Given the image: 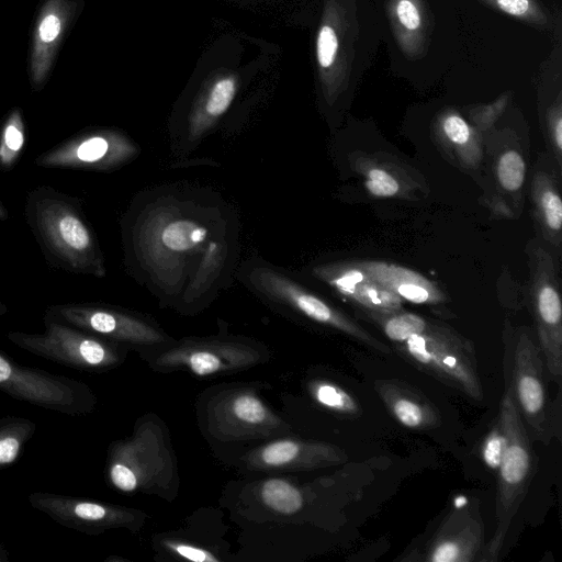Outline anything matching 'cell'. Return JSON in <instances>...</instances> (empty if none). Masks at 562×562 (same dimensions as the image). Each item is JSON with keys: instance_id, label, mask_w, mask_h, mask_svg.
Listing matches in <instances>:
<instances>
[{"instance_id": "277c9868", "label": "cell", "mask_w": 562, "mask_h": 562, "mask_svg": "<svg viewBox=\"0 0 562 562\" xmlns=\"http://www.w3.org/2000/svg\"><path fill=\"white\" fill-rule=\"evenodd\" d=\"M105 474L109 484L121 493L168 492L176 465L162 425L139 422L131 437L111 442Z\"/></svg>"}, {"instance_id": "3957f363", "label": "cell", "mask_w": 562, "mask_h": 562, "mask_svg": "<svg viewBox=\"0 0 562 562\" xmlns=\"http://www.w3.org/2000/svg\"><path fill=\"white\" fill-rule=\"evenodd\" d=\"M504 369V393L499 403L507 446L498 468L495 504L496 529L484 544L479 561H497L512 521L518 512L533 475V456L530 437L516 405L508 370Z\"/></svg>"}, {"instance_id": "d590c367", "label": "cell", "mask_w": 562, "mask_h": 562, "mask_svg": "<svg viewBox=\"0 0 562 562\" xmlns=\"http://www.w3.org/2000/svg\"><path fill=\"white\" fill-rule=\"evenodd\" d=\"M547 131L553 157L559 170L562 168V110L560 102L553 105L547 115Z\"/></svg>"}, {"instance_id": "ba28073f", "label": "cell", "mask_w": 562, "mask_h": 562, "mask_svg": "<svg viewBox=\"0 0 562 562\" xmlns=\"http://www.w3.org/2000/svg\"><path fill=\"white\" fill-rule=\"evenodd\" d=\"M529 305L548 378L562 382V304L558 263L538 240L528 246Z\"/></svg>"}, {"instance_id": "8fae6325", "label": "cell", "mask_w": 562, "mask_h": 562, "mask_svg": "<svg viewBox=\"0 0 562 562\" xmlns=\"http://www.w3.org/2000/svg\"><path fill=\"white\" fill-rule=\"evenodd\" d=\"M257 345L227 338H187L161 350L151 361L156 370H187L210 376L251 368L263 359Z\"/></svg>"}, {"instance_id": "8992f818", "label": "cell", "mask_w": 562, "mask_h": 562, "mask_svg": "<svg viewBox=\"0 0 562 562\" xmlns=\"http://www.w3.org/2000/svg\"><path fill=\"white\" fill-rule=\"evenodd\" d=\"M241 277L254 292L267 301L341 331L375 351L391 352L387 345L282 269L257 259L246 262Z\"/></svg>"}, {"instance_id": "7c38bea8", "label": "cell", "mask_w": 562, "mask_h": 562, "mask_svg": "<svg viewBox=\"0 0 562 562\" xmlns=\"http://www.w3.org/2000/svg\"><path fill=\"white\" fill-rule=\"evenodd\" d=\"M206 426L220 440L270 437L288 428L250 387L227 389L211 397Z\"/></svg>"}, {"instance_id": "1f68e13d", "label": "cell", "mask_w": 562, "mask_h": 562, "mask_svg": "<svg viewBox=\"0 0 562 562\" xmlns=\"http://www.w3.org/2000/svg\"><path fill=\"white\" fill-rule=\"evenodd\" d=\"M25 144V126L20 109H13L0 128V166L11 168Z\"/></svg>"}, {"instance_id": "8d00e7d4", "label": "cell", "mask_w": 562, "mask_h": 562, "mask_svg": "<svg viewBox=\"0 0 562 562\" xmlns=\"http://www.w3.org/2000/svg\"><path fill=\"white\" fill-rule=\"evenodd\" d=\"M508 102V97L503 95L493 104L483 105L470 112V119L473 123V127L481 134L482 132L487 131L495 121L503 113L506 104Z\"/></svg>"}, {"instance_id": "f35d334b", "label": "cell", "mask_w": 562, "mask_h": 562, "mask_svg": "<svg viewBox=\"0 0 562 562\" xmlns=\"http://www.w3.org/2000/svg\"><path fill=\"white\" fill-rule=\"evenodd\" d=\"M7 212L5 210L3 209V206L0 204V220H4L7 218Z\"/></svg>"}, {"instance_id": "ac0fdd59", "label": "cell", "mask_w": 562, "mask_h": 562, "mask_svg": "<svg viewBox=\"0 0 562 562\" xmlns=\"http://www.w3.org/2000/svg\"><path fill=\"white\" fill-rule=\"evenodd\" d=\"M345 450L327 442L282 438L249 451L244 461L252 470H313L345 463Z\"/></svg>"}, {"instance_id": "4dcf8cb0", "label": "cell", "mask_w": 562, "mask_h": 562, "mask_svg": "<svg viewBox=\"0 0 562 562\" xmlns=\"http://www.w3.org/2000/svg\"><path fill=\"white\" fill-rule=\"evenodd\" d=\"M313 400L324 408L347 416H358L361 409L355 397L341 386L325 380L308 383Z\"/></svg>"}, {"instance_id": "d6986e66", "label": "cell", "mask_w": 562, "mask_h": 562, "mask_svg": "<svg viewBox=\"0 0 562 562\" xmlns=\"http://www.w3.org/2000/svg\"><path fill=\"white\" fill-rule=\"evenodd\" d=\"M237 90L238 78L233 72L217 74L202 87L179 133L180 148L190 150L200 144L229 110Z\"/></svg>"}, {"instance_id": "74e56055", "label": "cell", "mask_w": 562, "mask_h": 562, "mask_svg": "<svg viewBox=\"0 0 562 562\" xmlns=\"http://www.w3.org/2000/svg\"><path fill=\"white\" fill-rule=\"evenodd\" d=\"M9 561V553L2 542L0 541V562H8Z\"/></svg>"}, {"instance_id": "e575fe53", "label": "cell", "mask_w": 562, "mask_h": 562, "mask_svg": "<svg viewBox=\"0 0 562 562\" xmlns=\"http://www.w3.org/2000/svg\"><path fill=\"white\" fill-rule=\"evenodd\" d=\"M162 544L169 552L184 560L194 562L221 561V559L214 555L211 551L184 541L165 539L162 540Z\"/></svg>"}, {"instance_id": "52a82bcc", "label": "cell", "mask_w": 562, "mask_h": 562, "mask_svg": "<svg viewBox=\"0 0 562 562\" xmlns=\"http://www.w3.org/2000/svg\"><path fill=\"white\" fill-rule=\"evenodd\" d=\"M7 337L27 352L87 372L111 370L126 355L125 346L49 316L45 317L44 333L11 331Z\"/></svg>"}, {"instance_id": "ffe728a7", "label": "cell", "mask_w": 562, "mask_h": 562, "mask_svg": "<svg viewBox=\"0 0 562 562\" xmlns=\"http://www.w3.org/2000/svg\"><path fill=\"white\" fill-rule=\"evenodd\" d=\"M75 9L71 0H45L41 7L33 30L30 54L33 89H38L45 82Z\"/></svg>"}, {"instance_id": "f1b7e54d", "label": "cell", "mask_w": 562, "mask_h": 562, "mask_svg": "<svg viewBox=\"0 0 562 562\" xmlns=\"http://www.w3.org/2000/svg\"><path fill=\"white\" fill-rule=\"evenodd\" d=\"M36 428V423L29 418L0 416V470L11 467L20 459Z\"/></svg>"}, {"instance_id": "4316f807", "label": "cell", "mask_w": 562, "mask_h": 562, "mask_svg": "<svg viewBox=\"0 0 562 562\" xmlns=\"http://www.w3.org/2000/svg\"><path fill=\"white\" fill-rule=\"evenodd\" d=\"M341 38L336 10L328 3L318 27L315 55L324 94L328 101L336 98L340 86Z\"/></svg>"}, {"instance_id": "6da1fadb", "label": "cell", "mask_w": 562, "mask_h": 562, "mask_svg": "<svg viewBox=\"0 0 562 562\" xmlns=\"http://www.w3.org/2000/svg\"><path fill=\"white\" fill-rule=\"evenodd\" d=\"M135 231L137 257L156 285L171 294L186 282V266L196 265L210 290L214 286L196 259L221 277L231 251L226 222L215 205L195 199L159 196L140 212Z\"/></svg>"}, {"instance_id": "5bb4252c", "label": "cell", "mask_w": 562, "mask_h": 562, "mask_svg": "<svg viewBox=\"0 0 562 562\" xmlns=\"http://www.w3.org/2000/svg\"><path fill=\"white\" fill-rule=\"evenodd\" d=\"M139 146L119 130L101 128L77 135L41 155L35 162L61 167L112 171L133 161Z\"/></svg>"}, {"instance_id": "603a6c76", "label": "cell", "mask_w": 562, "mask_h": 562, "mask_svg": "<svg viewBox=\"0 0 562 562\" xmlns=\"http://www.w3.org/2000/svg\"><path fill=\"white\" fill-rule=\"evenodd\" d=\"M361 267L381 285L402 301L424 305H440L447 295L431 280L419 272L381 260H358Z\"/></svg>"}, {"instance_id": "30bf717a", "label": "cell", "mask_w": 562, "mask_h": 562, "mask_svg": "<svg viewBox=\"0 0 562 562\" xmlns=\"http://www.w3.org/2000/svg\"><path fill=\"white\" fill-rule=\"evenodd\" d=\"M32 216L37 233L57 258L75 271L97 277L105 274L92 231L69 203L58 198L37 199Z\"/></svg>"}, {"instance_id": "9c48e42d", "label": "cell", "mask_w": 562, "mask_h": 562, "mask_svg": "<svg viewBox=\"0 0 562 562\" xmlns=\"http://www.w3.org/2000/svg\"><path fill=\"white\" fill-rule=\"evenodd\" d=\"M0 391L9 396L69 416L91 413L97 404L89 385L76 379L23 366L0 350Z\"/></svg>"}, {"instance_id": "f546056e", "label": "cell", "mask_w": 562, "mask_h": 562, "mask_svg": "<svg viewBox=\"0 0 562 562\" xmlns=\"http://www.w3.org/2000/svg\"><path fill=\"white\" fill-rule=\"evenodd\" d=\"M259 497L270 510L285 516L300 512L304 505L302 492L291 482L271 477L261 482Z\"/></svg>"}, {"instance_id": "d6a6232c", "label": "cell", "mask_w": 562, "mask_h": 562, "mask_svg": "<svg viewBox=\"0 0 562 562\" xmlns=\"http://www.w3.org/2000/svg\"><path fill=\"white\" fill-rule=\"evenodd\" d=\"M507 440L505 424L498 414L481 447L482 459L490 469L498 470L506 450Z\"/></svg>"}, {"instance_id": "44dd1931", "label": "cell", "mask_w": 562, "mask_h": 562, "mask_svg": "<svg viewBox=\"0 0 562 562\" xmlns=\"http://www.w3.org/2000/svg\"><path fill=\"white\" fill-rule=\"evenodd\" d=\"M492 166V198L490 207L501 218L518 216L522 209L527 165L517 140H501L495 148Z\"/></svg>"}, {"instance_id": "d4e9b609", "label": "cell", "mask_w": 562, "mask_h": 562, "mask_svg": "<svg viewBox=\"0 0 562 562\" xmlns=\"http://www.w3.org/2000/svg\"><path fill=\"white\" fill-rule=\"evenodd\" d=\"M560 176L547 167L535 171L530 195L533 216L542 239L558 254L562 244V201Z\"/></svg>"}, {"instance_id": "836d02e7", "label": "cell", "mask_w": 562, "mask_h": 562, "mask_svg": "<svg viewBox=\"0 0 562 562\" xmlns=\"http://www.w3.org/2000/svg\"><path fill=\"white\" fill-rule=\"evenodd\" d=\"M501 12L519 20L544 23L546 15L535 0H483Z\"/></svg>"}, {"instance_id": "4fadbf2b", "label": "cell", "mask_w": 562, "mask_h": 562, "mask_svg": "<svg viewBox=\"0 0 562 562\" xmlns=\"http://www.w3.org/2000/svg\"><path fill=\"white\" fill-rule=\"evenodd\" d=\"M27 501L57 524L90 536L115 528L136 530L144 519L134 508L53 492H32Z\"/></svg>"}, {"instance_id": "484cf974", "label": "cell", "mask_w": 562, "mask_h": 562, "mask_svg": "<svg viewBox=\"0 0 562 562\" xmlns=\"http://www.w3.org/2000/svg\"><path fill=\"white\" fill-rule=\"evenodd\" d=\"M435 133L443 150L463 168L475 170L482 164L484 154L481 134L458 112L442 113Z\"/></svg>"}, {"instance_id": "83f0119b", "label": "cell", "mask_w": 562, "mask_h": 562, "mask_svg": "<svg viewBox=\"0 0 562 562\" xmlns=\"http://www.w3.org/2000/svg\"><path fill=\"white\" fill-rule=\"evenodd\" d=\"M390 15L402 49L406 54H414L419 46L424 26L419 0H392Z\"/></svg>"}, {"instance_id": "7402d4cb", "label": "cell", "mask_w": 562, "mask_h": 562, "mask_svg": "<svg viewBox=\"0 0 562 562\" xmlns=\"http://www.w3.org/2000/svg\"><path fill=\"white\" fill-rule=\"evenodd\" d=\"M353 169L371 196L412 199L426 187L419 177L402 161L385 154H358Z\"/></svg>"}, {"instance_id": "5b68a950", "label": "cell", "mask_w": 562, "mask_h": 562, "mask_svg": "<svg viewBox=\"0 0 562 562\" xmlns=\"http://www.w3.org/2000/svg\"><path fill=\"white\" fill-rule=\"evenodd\" d=\"M394 348L418 370L474 401L483 400L474 345L450 326L428 319L422 333L394 344Z\"/></svg>"}, {"instance_id": "2e32d148", "label": "cell", "mask_w": 562, "mask_h": 562, "mask_svg": "<svg viewBox=\"0 0 562 562\" xmlns=\"http://www.w3.org/2000/svg\"><path fill=\"white\" fill-rule=\"evenodd\" d=\"M484 525L479 502L454 506L434 531L423 554L426 562H473L484 548Z\"/></svg>"}, {"instance_id": "cb8c5ba5", "label": "cell", "mask_w": 562, "mask_h": 562, "mask_svg": "<svg viewBox=\"0 0 562 562\" xmlns=\"http://www.w3.org/2000/svg\"><path fill=\"white\" fill-rule=\"evenodd\" d=\"M374 389L393 417L415 430L436 428L440 415L434 404L419 391L396 379H381Z\"/></svg>"}, {"instance_id": "e0dca14e", "label": "cell", "mask_w": 562, "mask_h": 562, "mask_svg": "<svg viewBox=\"0 0 562 562\" xmlns=\"http://www.w3.org/2000/svg\"><path fill=\"white\" fill-rule=\"evenodd\" d=\"M310 274L351 302L358 310L393 312L403 301L376 282L359 261H330L312 266Z\"/></svg>"}, {"instance_id": "9a60e30c", "label": "cell", "mask_w": 562, "mask_h": 562, "mask_svg": "<svg viewBox=\"0 0 562 562\" xmlns=\"http://www.w3.org/2000/svg\"><path fill=\"white\" fill-rule=\"evenodd\" d=\"M47 316L123 346H155L168 339L153 322L115 307L60 305L50 308Z\"/></svg>"}, {"instance_id": "7a4b0ae2", "label": "cell", "mask_w": 562, "mask_h": 562, "mask_svg": "<svg viewBox=\"0 0 562 562\" xmlns=\"http://www.w3.org/2000/svg\"><path fill=\"white\" fill-rule=\"evenodd\" d=\"M503 344V366L528 435L548 446L553 437L560 439V405L555 409L549 401L547 368L536 336L529 327H515L506 319Z\"/></svg>"}]
</instances>
